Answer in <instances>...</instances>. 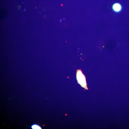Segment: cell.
Here are the masks:
<instances>
[{
  "mask_svg": "<svg viewBox=\"0 0 129 129\" xmlns=\"http://www.w3.org/2000/svg\"><path fill=\"white\" fill-rule=\"evenodd\" d=\"M113 10L115 11L118 12L121 9L122 6L119 3H116L113 6Z\"/></svg>",
  "mask_w": 129,
  "mask_h": 129,
  "instance_id": "cell-2",
  "label": "cell"
},
{
  "mask_svg": "<svg viewBox=\"0 0 129 129\" xmlns=\"http://www.w3.org/2000/svg\"><path fill=\"white\" fill-rule=\"evenodd\" d=\"M31 128L32 129H41V127L36 124H34L31 126Z\"/></svg>",
  "mask_w": 129,
  "mask_h": 129,
  "instance_id": "cell-3",
  "label": "cell"
},
{
  "mask_svg": "<svg viewBox=\"0 0 129 129\" xmlns=\"http://www.w3.org/2000/svg\"><path fill=\"white\" fill-rule=\"evenodd\" d=\"M76 77L78 83L81 86L85 89L88 90L86 77L81 69L77 70Z\"/></svg>",
  "mask_w": 129,
  "mask_h": 129,
  "instance_id": "cell-1",
  "label": "cell"
}]
</instances>
